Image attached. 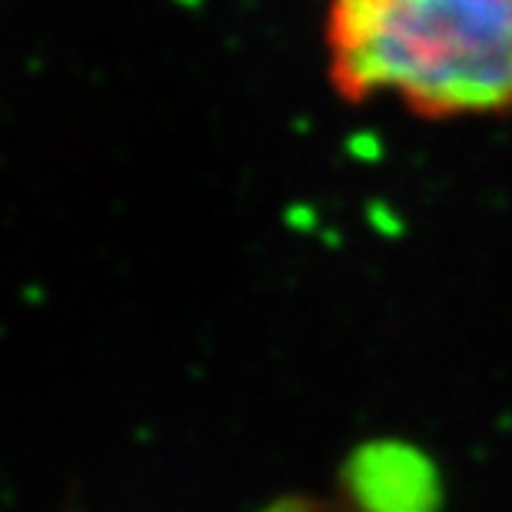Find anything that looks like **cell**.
Wrapping results in <instances>:
<instances>
[{"instance_id":"cell-1","label":"cell","mask_w":512,"mask_h":512,"mask_svg":"<svg viewBox=\"0 0 512 512\" xmlns=\"http://www.w3.org/2000/svg\"><path fill=\"white\" fill-rule=\"evenodd\" d=\"M326 64L346 100L429 120L512 110V0H330Z\"/></svg>"}]
</instances>
